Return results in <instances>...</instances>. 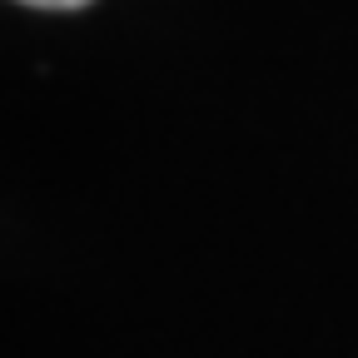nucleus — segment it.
<instances>
[{
  "mask_svg": "<svg viewBox=\"0 0 358 358\" xmlns=\"http://www.w3.org/2000/svg\"><path fill=\"white\" fill-rule=\"evenodd\" d=\"M20 6H40V10H80L90 0H20Z\"/></svg>",
  "mask_w": 358,
  "mask_h": 358,
  "instance_id": "nucleus-1",
  "label": "nucleus"
}]
</instances>
